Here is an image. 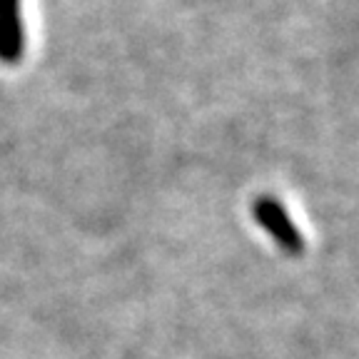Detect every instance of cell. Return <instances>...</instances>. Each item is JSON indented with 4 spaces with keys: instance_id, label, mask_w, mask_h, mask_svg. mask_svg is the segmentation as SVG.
Segmentation results:
<instances>
[{
    "instance_id": "1",
    "label": "cell",
    "mask_w": 359,
    "mask_h": 359,
    "mask_svg": "<svg viewBox=\"0 0 359 359\" xmlns=\"http://www.w3.org/2000/svg\"><path fill=\"white\" fill-rule=\"evenodd\" d=\"M252 215L264 230L272 235V240L290 255H299L304 250V237L302 232L294 227V222L290 219L287 210L282 208L275 197H257L252 205Z\"/></svg>"
},
{
    "instance_id": "2",
    "label": "cell",
    "mask_w": 359,
    "mask_h": 359,
    "mask_svg": "<svg viewBox=\"0 0 359 359\" xmlns=\"http://www.w3.org/2000/svg\"><path fill=\"white\" fill-rule=\"evenodd\" d=\"M25 53L20 0H0V60L13 65Z\"/></svg>"
}]
</instances>
